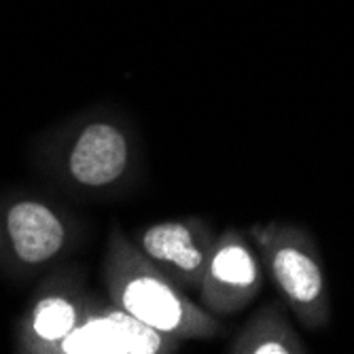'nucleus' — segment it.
Listing matches in <instances>:
<instances>
[{
	"mask_svg": "<svg viewBox=\"0 0 354 354\" xmlns=\"http://www.w3.org/2000/svg\"><path fill=\"white\" fill-rule=\"evenodd\" d=\"M77 320H79L77 308L68 299L47 297L35 310V318H32V331H35V335L41 342L53 346L77 325Z\"/></svg>",
	"mask_w": 354,
	"mask_h": 354,
	"instance_id": "9",
	"label": "nucleus"
},
{
	"mask_svg": "<svg viewBox=\"0 0 354 354\" xmlns=\"http://www.w3.org/2000/svg\"><path fill=\"white\" fill-rule=\"evenodd\" d=\"M130 164V145L125 134L111 123H91L79 134L68 168L85 187H104L119 180Z\"/></svg>",
	"mask_w": 354,
	"mask_h": 354,
	"instance_id": "6",
	"label": "nucleus"
},
{
	"mask_svg": "<svg viewBox=\"0 0 354 354\" xmlns=\"http://www.w3.org/2000/svg\"><path fill=\"white\" fill-rule=\"evenodd\" d=\"M263 286V266L254 244L236 227L214 238L210 259L198 286L200 299L214 316L244 310Z\"/></svg>",
	"mask_w": 354,
	"mask_h": 354,
	"instance_id": "3",
	"label": "nucleus"
},
{
	"mask_svg": "<svg viewBox=\"0 0 354 354\" xmlns=\"http://www.w3.org/2000/svg\"><path fill=\"white\" fill-rule=\"evenodd\" d=\"M216 234L202 218L153 223L138 234V250L176 286L198 288Z\"/></svg>",
	"mask_w": 354,
	"mask_h": 354,
	"instance_id": "4",
	"label": "nucleus"
},
{
	"mask_svg": "<svg viewBox=\"0 0 354 354\" xmlns=\"http://www.w3.org/2000/svg\"><path fill=\"white\" fill-rule=\"evenodd\" d=\"M278 293L308 331H323L331 320L329 284L312 236L291 223H259L248 230Z\"/></svg>",
	"mask_w": 354,
	"mask_h": 354,
	"instance_id": "2",
	"label": "nucleus"
},
{
	"mask_svg": "<svg viewBox=\"0 0 354 354\" xmlns=\"http://www.w3.org/2000/svg\"><path fill=\"white\" fill-rule=\"evenodd\" d=\"M104 274L113 304L159 333L189 342L212 339L223 331L218 318L189 299L121 230L111 234Z\"/></svg>",
	"mask_w": 354,
	"mask_h": 354,
	"instance_id": "1",
	"label": "nucleus"
},
{
	"mask_svg": "<svg viewBox=\"0 0 354 354\" xmlns=\"http://www.w3.org/2000/svg\"><path fill=\"white\" fill-rule=\"evenodd\" d=\"M227 352L234 354H306L308 346L288 323L284 312L268 304L232 339Z\"/></svg>",
	"mask_w": 354,
	"mask_h": 354,
	"instance_id": "8",
	"label": "nucleus"
},
{
	"mask_svg": "<svg viewBox=\"0 0 354 354\" xmlns=\"http://www.w3.org/2000/svg\"><path fill=\"white\" fill-rule=\"evenodd\" d=\"M180 344L115 306L77 323L57 348L64 354H170Z\"/></svg>",
	"mask_w": 354,
	"mask_h": 354,
	"instance_id": "5",
	"label": "nucleus"
},
{
	"mask_svg": "<svg viewBox=\"0 0 354 354\" xmlns=\"http://www.w3.org/2000/svg\"><path fill=\"white\" fill-rule=\"evenodd\" d=\"M7 230L13 250L26 263H43L62 248L64 225L43 204L19 202L9 210Z\"/></svg>",
	"mask_w": 354,
	"mask_h": 354,
	"instance_id": "7",
	"label": "nucleus"
}]
</instances>
